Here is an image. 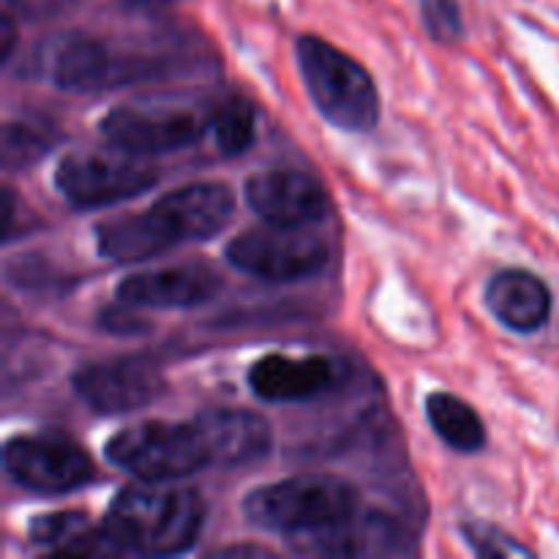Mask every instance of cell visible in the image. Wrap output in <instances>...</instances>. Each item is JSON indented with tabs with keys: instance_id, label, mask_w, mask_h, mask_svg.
<instances>
[{
	"instance_id": "cell-1",
	"label": "cell",
	"mask_w": 559,
	"mask_h": 559,
	"mask_svg": "<svg viewBox=\"0 0 559 559\" xmlns=\"http://www.w3.org/2000/svg\"><path fill=\"white\" fill-rule=\"evenodd\" d=\"M235 194L229 186L202 180L158 197L147 211L118 216L96 227L98 254L131 265L162 257L186 243L211 240L233 222Z\"/></svg>"
},
{
	"instance_id": "cell-3",
	"label": "cell",
	"mask_w": 559,
	"mask_h": 559,
	"mask_svg": "<svg viewBox=\"0 0 559 559\" xmlns=\"http://www.w3.org/2000/svg\"><path fill=\"white\" fill-rule=\"evenodd\" d=\"M240 508L251 527L298 540L353 519L360 511V491L336 475H298L257 486Z\"/></svg>"
},
{
	"instance_id": "cell-9",
	"label": "cell",
	"mask_w": 559,
	"mask_h": 559,
	"mask_svg": "<svg viewBox=\"0 0 559 559\" xmlns=\"http://www.w3.org/2000/svg\"><path fill=\"white\" fill-rule=\"evenodd\" d=\"M3 467L22 489L41 497H60L93 480V459L63 435H16L3 445Z\"/></svg>"
},
{
	"instance_id": "cell-16",
	"label": "cell",
	"mask_w": 559,
	"mask_h": 559,
	"mask_svg": "<svg viewBox=\"0 0 559 559\" xmlns=\"http://www.w3.org/2000/svg\"><path fill=\"white\" fill-rule=\"evenodd\" d=\"M205 442L211 467H249L267 459L273 448V429L251 409H205L194 418Z\"/></svg>"
},
{
	"instance_id": "cell-24",
	"label": "cell",
	"mask_w": 559,
	"mask_h": 559,
	"mask_svg": "<svg viewBox=\"0 0 559 559\" xmlns=\"http://www.w3.org/2000/svg\"><path fill=\"white\" fill-rule=\"evenodd\" d=\"M134 306L123 304V306H115V309H107L98 314V328L107 333H115V336H136V333H145L151 331V322L136 317Z\"/></svg>"
},
{
	"instance_id": "cell-10",
	"label": "cell",
	"mask_w": 559,
	"mask_h": 559,
	"mask_svg": "<svg viewBox=\"0 0 559 559\" xmlns=\"http://www.w3.org/2000/svg\"><path fill=\"white\" fill-rule=\"evenodd\" d=\"M71 388L87 409L98 415H126L158 402L167 380L156 360L145 355L85 364L71 377Z\"/></svg>"
},
{
	"instance_id": "cell-17",
	"label": "cell",
	"mask_w": 559,
	"mask_h": 559,
	"mask_svg": "<svg viewBox=\"0 0 559 559\" xmlns=\"http://www.w3.org/2000/svg\"><path fill=\"white\" fill-rule=\"evenodd\" d=\"M484 304L491 317L513 333L540 331L551 314V293L546 282L522 267L495 273L484 289Z\"/></svg>"
},
{
	"instance_id": "cell-26",
	"label": "cell",
	"mask_w": 559,
	"mask_h": 559,
	"mask_svg": "<svg viewBox=\"0 0 559 559\" xmlns=\"http://www.w3.org/2000/svg\"><path fill=\"white\" fill-rule=\"evenodd\" d=\"M129 9H140V11H151V9H164V5H173L178 0H123Z\"/></svg>"
},
{
	"instance_id": "cell-19",
	"label": "cell",
	"mask_w": 559,
	"mask_h": 559,
	"mask_svg": "<svg viewBox=\"0 0 559 559\" xmlns=\"http://www.w3.org/2000/svg\"><path fill=\"white\" fill-rule=\"evenodd\" d=\"M426 420L431 431L456 453H478L486 445L484 418L456 393L435 391L426 396Z\"/></svg>"
},
{
	"instance_id": "cell-6",
	"label": "cell",
	"mask_w": 559,
	"mask_h": 559,
	"mask_svg": "<svg viewBox=\"0 0 559 559\" xmlns=\"http://www.w3.org/2000/svg\"><path fill=\"white\" fill-rule=\"evenodd\" d=\"M104 456L136 480H183L211 467L194 418L186 424L145 420L129 426L109 437Z\"/></svg>"
},
{
	"instance_id": "cell-23",
	"label": "cell",
	"mask_w": 559,
	"mask_h": 559,
	"mask_svg": "<svg viewBox=\"0 0 559 559\" xmlns=\"http://www.w3.org/2000/svg\"><path fill=\"white\" fill-rule=\"evenodd\" d=\"M426 33L437 44H456L464 36V16L459 0H420Z\"/></svg>"
},
{
	"instance_id": "cell-15",
	"label": "cell",
	"mask_w": 559,
	"mask_h": 559,
	"mask_svg": "<svg viewBox=\"0 0 559 559\" xmlns=\"http://www.w3.org/2000/svg\"><path fill=\"white\" fill-rule=\"evenodd\" d=\"M289 544L298 555L314 557H391L413 551V538L396 519L385 513L360 511L336 527L289 540Z\"/></svg>"
},
{
	"instance_id": "cell-2",
	"label": "cell",
	"mask_w": 559,
	"mask_h": 559,
	"mask_svg": "<svg viewBox=\"0 0 559 559\" xmlns=\"http://www.w3.org/2000/svg\"><path fill=\"white\" fill-rule=\"evenodd\" d=\"M205 516L200 491L175 486V480H140L115 497L104 530L120 555L175 557L194 549Z\"/></svg>"
},
{
	"instance_id": "cell-13",
	"label": "cell",
	"mask_w": 559,
	"mask_h": 559,
	"mask_svg": "<svg viewBox=\"0 0 559 559\" xmlns=\"http://www.w3.org/2000/svg\"><path fill=\"white\" fill-rule=\"evenodd\" d=\"M224 287V278L211 262H178L131 273L118 284L120 304L134 309H197L211 304Z\"/></svg>"
},
{
	"instance_id": "cell-7",
	"label": "cell",
	"mask_w": 559,
	"mask_h": 559,
	"mask_svg": "<svg viewBox=\"0 0 559 559\" xmlns=\"http://www.w3.org/2000/svg\"><path fill=\"white\" fill-rule=\"evenodd\" d=\"M158 169L145 156L109 145L107 151H71L55 169V189L76 211L112 207L145 194Z\"/></svg>"
},
{
	"instance_id": "cell-12",
	"label": "cell",
	"mask_w": 559,
	"mask_h": 559,
	"mask_svg": "<svg viewBox=\"0 0 559 559\" xmlns=\"http://www.w3.org/2000/svg\"><path fill=\"white\" fill-rule=\"evenodd\" d=\"M243 200L262 222L282 227H311L328 213V197L311 173L276 167L246 180Z\"/></svg>"
},
{
	"instance_id": "cell-18",
	"label": "cell",
	"mask_w": 559,
	"mask_h": 559,
	"mask_svg": "<svg viewBox=\"0 0 559 559\" xmlns=\"http://www.w3.org/2000/svg\"><path fill=\"white\" fill-rule=\"evenodd\" d=\"M27 535L36 546L49 555L69 557H123L107 530H98L87 522L85 513L63 511L36 516L27 527Z\"/></svg>"
},
{
	"instance_id": "cell-21",
	"label": "cell",
	"mask_w": 559,
	"mask_h": 559,
	"mask_svg": "<svg viewBox=\"0 0 559 559\" xmlns=\"http://www.w3.org/2000/svg\"><path fill=\"white\" fill-rule=\"evenodd\" d=\"M55 145V134L44 123L9 120L3 126V167L27 169L47 156Z\"/></svg>"
},
{
	"instance_id": "cell-5",
	"label": "cell",
	"mask_w": 559,
	"mask_h": 559,
	"mask_svg": "<svg viewBox=\"0 0 559 559\" xmlns=\"http://www.w3.org/2000/svg\"><path fill=\"white\" fill-rule=\"evenodd\" d=\"M213 104L175 98L120 104L104 115L98 131L109 145L151 158L202 140L213 129Z\"/></svg>"
},
{
	"instance_id": "cell-14",
	"label": "cell",
	"mask_w": 559,
	"mask_h": 559,
	"mask_svg": "<svg viewBox=\"0 0 559 559\" xmlns=\"http://www.w3.org/2000/svg\"><path fill=\"white\" fill-rule=\"evenodd\" d=\"M246 380L260 402L306 404L331 393L342 380V369L328 355L271 353L251 364Z\"/></svg>"
},
{
	"instance_id": "cell-22",
	"label": "cell",
	"mask_w": 559,
	"mask_h": 559,
	"mask_svg": "<svg viewBox=\"0 0 559 559\" xmlns=\"http://www.w3.org/2000/svg\"><path fill=\"white\" fill-rule=\"evenodd\" d=\"M462 535H464V544H467L478 557L506 559V557H530L533 555L527 546L516 544L511 535L502 533V530L495 527V524L464 522Z\"/></svg>"
},
{
	"instance_id": "cell-4",
	"label": "cell",
	"mask_w": 559,
	"mask_h": 559,
	"mask_svg": "<svg viewBox=\"0 0 559 559\" xmlns=\"http://www.w3.org/2000/svg\"><path fill=\"white\" fill-rule=\"evenodd\" d=\"M298 69L317 112L344 131H371L380 123L377 82L353 55L320 36L298 38Z\"/></svg>"
},
{
	"instance_id": "cell-11",
	"label": "cell",
	"mask_w": 559,
	"mask_h": 559,
	"mask_svg": "<svg viewBox=\"0 0 559 559\" xmlns=\"http://www.w3.org/2000/svg\"><path fill=\"white\" fill-rule=\"evenodd\" d=\"M156 63L145 55L123 52L93 36H71L55 49L52 82L69 93H98L131 85L153 74Z\"/></svg>"
},
{
	"instance_id": "cell-20",
	"label": "cell",
	"mask_w": 559,
	"mask_h": 559,
	"mask_svg": "<svg viewBox=\"0 0 559 559\" xmlns=\"http://www.w3.org/2000/svg\"><path fill=\"white\" fill-rule=\"evenodd\" d=\"M211 131L224 156H243L257 140L254 104L243 96H229L227 102L216 104Z\"/></svg>"
},
{
	"instance_id": "cell-25",
	"label": "cell",
	"mask_w": 559,
	"mask_h": 559,
	"mask_svg": "<svg viewBox=\"0 0 559 559\" xmlns=\"http://www.w3.org/2000/svg\"><path fill=\"white\" fill-rule=\"evenodd\" d=\"M14 38H16V31H14V20H11V14L3 16V47H0V60H9L11 58V49H14Z\"/></svg>"
},
{
	"instance_id": "cell-8",
	"label": "cell",
	"mask_w": 559,
	"mask_h": 559,
	"mask_svg": "<svg viewBox=\"0 0 559 559\" xmlns=\"http://www.w3.org/2000/svg\"><path fill=\"white\" fill-rule=\"evenodd\" d=\"M224 257L246 276L289 284L325 271L331 246L320 233H311V227H282L265 222L229 240Z\"/></svg>"
}]
</instances>
